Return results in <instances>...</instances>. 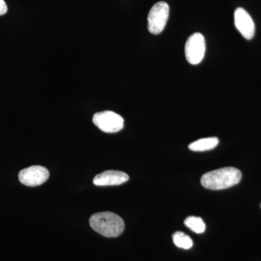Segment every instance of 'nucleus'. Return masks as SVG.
I'll return each mask as SVG.
<instances>
[{"instance_id":"obj_13","label":"nucleus","mask_w":261,"mask_h":261,"mask_svg":"<svg viewBox=\"0 0 261 261\" xmlns=\"http://www.w3.org/2000/svg\"><path fill=\"white\" fill-rule=\"evenodd\" d=\"M260 207H261V205H260Z\"/></svg>"},{"instance_id":"obj_10","label":"nucleus","mask_w":261,"mask_h":261,"mask_svg":"<svg viewBox=\"0 0 261 261\" xmlns=\"http://www.w3.org/2000/svg\"><path fill=\"white\" fill-rule=\"evenodd\" d=\"M185 224L192 231L197 233H202L205 231V224L203 220L196 216H189L185 221Z\"/></svg>"},{"instance_id":"obj_1","label":"nucleus","mask_w":261,"mask_h":261,"mask_svg":"<svg viewBox=\"0 0 261 261\" xmlns=\"http://www.w3.org/2000/svg\"><path fill=\"white\" fill-rule=\"evenodd\" d=\"M241 179L242 173L240 170L226 167L206 173L201 178V185L208 190H225L238 185Z\"/></svg>"},{"instance_id":"obj_7","label":"nucleus","mask_w":261,"mask_h":261,"mask_svg":"<svg viewBox=\"0 0 261 261\" xmlns=\"http://www.w3.org/2000/svg\"><path fill=\"white\" fill-rule=\"evenodd\" d=\"M234 24L244 38L250 40L255 35V23L246 10L239 8L234 12Z\"/></svg>"},{"instance_id":"obj_4","label":"nucleus","mask_w":261,"mask_h":261,"mask_svg":"<svg viewBox=\"0 0 261 261\" xmlns=\"http://www.w3.org/2000/svg\"><path fill=\"white\" fill-rule=\"evenodd\" d=\"M94 124L106 133H116L123 129L124 120L113 111H102L95 113L92 118Z\"/></svg>"},{"instance_id":"obj_2","label":"nucleus","mask_w":261,"mask_h":261,"mask_svg":"<svg viewBox=\"0 0 261 261\" xmlns=\"http://www.w3.org/2000/svg\"><path fill=\"white\" fill-rule=\"evenodd\" d=\"M89 224L94 231L106 238H116L124 231V221L119 216L111 212L92 215Z\"/></svg>"},{"instance_id":"obj_5","label":"nucleus","mask_w":261,"mask_h":261,"mask_svg":"<svg viewBox=\"0 0 261 261\" xmlns=\"http://www.w3.org/2000/svg\"><path fill=\"white\" fill-rule=\"evenodd\" d=\"M205 37L200 33L192 34L185 44V56L187 61L192 65L201 63L205 56Z\"/></svg>"},{"instance_id":"obj_9","label":"nucleus","mask_w":261,"mask_h":261,"mask_svg":"<svg viewBox=\"0 0 261 261\" xmlns=\"http://www.w3.org/2000/svg\"><path fill=\"white\" fill-rule=\"evenodd\" d=\"M219 140L217 137H208L195 141L189 145V148L194 152H203L214 149L219 145Z\"/></svg>"},{"instance_id":"obj_3","label":"nucleus","mask_w":261,"mask_h":261,"mask_svg":"<svg viewBox=\"0 0 261 261\" xmlns=\"http://www.w3.org/2000/svg\"><path fill=\"white\" fill-rule=\"evenodd\" d=\"M169 6L165 2H159L149 10L147 21L148 30L154 35L161 34L164 30L169 17Z\"/></svg>"},{"instance_id":"obj_11","label":"nucleus","mask_w":261,"mask_h":261,"mask_svg":"<svg viewBox=\"0 0 261 261\" xmlns=\"http://www.w3.org/2000/svg\"><path fill=\"white\" fill-rule=\"evenodd\" d=\"M173 240L175 245L180 248L188 250L193 246V242H192V239L181 231H177V232L173 233Z\"/></svg>"},{"instance_id":"obj_6","label":"nucleus","mask_w":261,"mask_h":261,"mask_svg":"<svg viewBox=\"0 0 261 261\" xmlns=\"http://www.w3.org/2000/svg\"><path fill=\"white\" fill-rule=\"evenodd\" d=\"M49 177V171L41 166H33L24 168L18 174L20 183L28 187L39 186L47 181Z\"/></svg>"},{"instance_id":"obj_12","label":"nucleus","mask_w":261,"mask_h":261,"mask_svg":"<svg viewBox=\"0 0 261 261\" xmlns=\"http://www.w3.org/2000/svg\"><path fill=\"white\" fill-rule=\"evenodd\" d=\"M8 12V6L4 0H0V16L5 15Z\"/></svg>"},{"instance_id":"obj_8","label":"nucleus","mask_w":261,"mask_h":261,"mask_svg":"<svg viewBox=\"0 0 261 261\" xmlns=\"http://www.w3.org/2000/svg\"><path fill=\"white\" fill-rule=\"evenodd\" d=\"M128 174L123 171H106L97 174L93 183L96 186H116L128 181Z\"/></svg>"}]
</instances>
